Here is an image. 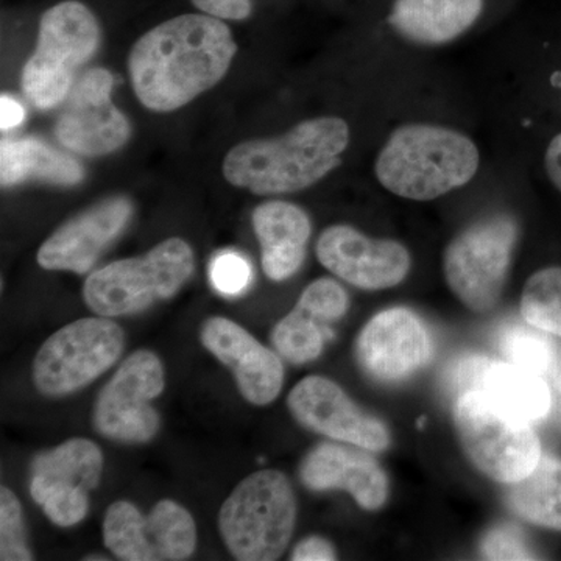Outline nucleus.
Segmentation results:
<instances>
[{
  "label": "nucleus",
  "instance_id": "nucleus-1",
  "mask_svg": "<svg viewBox=\"0 0 561 561\" xmlns=\"http://www.w3.org/2000/svg\"><path fill=\"white\" fill-rule=\"evenodd\" d=\"M236 51L230 27L219 18H173L133 46L128 58L133 91L146 108L171 113L216 87Z\"/></svg>",
  "mask_w": 561,
  "mask_h": 561
},
{
  "label": "nucleus",
  "instance_id": "nucleus-2",
  "mask_svg": "<svg viewBox=\"0 0 561 561\" xmlns=\"http://www.w3.org/2000/svg\"><path fill=\"white\" fill-rule=\"evenodd\" d=\"M350 128L339 117L301 122L286 135L253 139L228 151L224 176L256 195L289 194L311 187L341 164Z\"/></svg>",
  "mask_w": 561,
  "mask_h": 561
},
{
  "label": "nucleus",
  "instance_id": "nucleus-3",
  "mask_svg": "<svg viewBox=\"0 0 561 561\" xmlns=\"http://www.w3.org/2000/svg\"><path fill=\"white\" fill-rule=\"evenodd\" d=\"M479 161L478 147L461 133L409 124L391 133L376 161V176L398 197L427 202L470 183Z\"/></svg>",
  "mask_w": 561,
  "mask_h": 561
},
{
  "label": "nucleus",
  "instance_id": "nucleus-4",
  "mask_svg": "<svg viewBox=\"0 0 561 561\" xmlns=\"http://www.w3.org/2000/svg\"><path fill=\"white\" fill-rule=\"evenodd\" d=\"M297 501L289 479L276 470L253 472L221 505L219 529L236 560H278L291 540Z\"/></svg>",
  "mask_w": 561,
  "mask_h": 561
},
{
  "label": "nucleus",
  "instance_id": "nucleus-5",
  "mask_svg": "<svg viewBox=\"0 0 561 561\" xmlns=\"http://www.w3.org/2000/svg\"><path fill=\"white\" fill-rule=\"evenodd\" d=\"M454 423L468 459L491 481L512 485L541 459L540 438L531 423L481 391H460Z\"/></svg>",
  "mask_w": 561,
  "mask_h": 561
},
{
  "label": "nucleus",
  "instance_id": "nucleus-6",
  "mask_svg": "<svg viewBox=\"0 0 561 561\" xmlns=\"http://www.w3.org/2000/svg\"><path fill=\"white\" fill-rule=\"evenodd\" d=\"M194 265L190 243L168 239L146 256L111 262L91 273L83 286V298L98 316H130L173 297L191 278Z\"/></svg>",
  "mask_w": 561,
  "mask_h": 561
},
{
  "label": "nucleus",
  "instance_id": "nucleus-7",
  "mask_svg": "<svg viewBox=\"0 0 561 561\" xmlns=\"http://www.w3.org/2000/svg\"><path fill=\"white\" fill-rule=\"evenodd\" d=\"M101 39L98 21L83 3L66 0L41 18L36 49L22 70V90L39 110L60 105L73 77L95 54Z\"/></svg>",
  "mask_w": 561,
  "mask_h": 561
},
{
  "label": "nucleus",
  "instance_id": "nucleus-8",
  "mask_svg": "<svg viewBox=\"0 0 561 561\" xmlns=\"http://www.w3.org/2000/svg\"><path fill=\"white\" fill-rule=\"evenodd\" d=\"M516 241V221L493 216L465 228L449 243L443 256L446 283L470 311L490 312L501 301Z\"/></svg>",
  "mask_w": 561,
  "mask_h": 561
},
{
  "label": "nucleus",
  "instance_id": "nucleus-9",
  "mask_svg": "<svg viewBox=\"0 0 561 561\" xmlns=\"http://www.w3.org/2000/svg\"><path fill=\"white\" fill-rule=\"evenodd\" d=\"M119 324L81 319L51 334L33 362V381L46 397H66L83 389L113 367L124 351Z\"/></svg>",
  "mask_w": 561,
  "mask_h": 561
},
{
  "label": "nucleus",
  "instance_id": "nucleus-10",
  "mask_svg": "<svg viewBox=\"0 0 561 561\" xmlns=\"http://www.w3.org/2000/svg\"><path fill=\"white\" fill-rule=\"evenodd\" d=\"M103 541L125 561L187 560L197 546V529L190 512L173 501H161L149 515L131 502H114L103 519Z\"/></svg>",
  "mask_w": 561,
  "mask_h": 561
},
{
  "label": "nucleus",
  "instance_id": "nucleus-11",
  "mask_svg": "<svg viewBox=\"0 0 561 561\" xmlns=\"http://www.w3.org/2000/svg\"><path fill=\"white\" fill-rule=\"evenodd\" d=\"M164 367L151 351L139 350L122 362L95 402L92 423L111 440L146 443L157 435L160 416L151 408L164 390Z\"/></svg>",
  "mask_w": 561,
  "mask_h": 561
},
{
  "label": "nucleus",
  "instance_id": "nucleus-12",
  "mask_svg": "<svg viewBox=\"0 0 561 561\" xmlns=\"http://www.w3.org/2000/svg\"><path fill=\"white\" fill-rule=\"evenodd\" d=\"M102 471L101 448L87 438H70L32 461V497L51 523L76 526L87 516L90 491L98 489Z\"/></svg>",
  "mask_w": 561,
  "mask_h": 561
},
{
  "label": "nucleus",
  "instance_id": "nucleus-13",
  "mask_svg": "<svg viewBox=\"0 0 561 561\" xmlns=\"http://www.w3.org/2000/svg\"><path fill=\"white\" fill-rule=\"evenodd\" d=\"M113 87V73L105 69L88 70L73 84L55 127V135L66 149L84 157H103L128 142L130 122L111 102Z\"/></svg>",
  "mask_w": 561,
  "mask_h": 561
},
{
  "label": "nucleus",
  "instance_id": "nucleus-14",
  "mask_svg": "<svg viewBox=\"0 0 561 561\" xmlns=\"http://www.w3.org/2000/svg\"><path fill=\"white\" fill-rule=\"evenodd\" d=\"M289 411L306 430L370 453L389 448L391 435L381 420L357 408L334 381L321 376L302 379L290 391Z\"/></svg>",
  "mask_w": 561,
  "mask_h": 561
},
{
  "label": "nucleus",
  "instance_id": "nucleus-15",
  "mask_svg": "<svg viewBox=\"0 0 561 561\" xmlns=\"http://www.w3.org/2000/svg\"><path fill=\"white\" fill-rule=\"evenodd\" d=\"M434 353L430 331L415 312L387 309L373 317L356 341L362 370L381 382H398L426 367Z\"/></svg>",
  "mask_w": 561,
  "mask_h": 561
},
{
  "label": "nucleus",
  "instance_id": "nucleus-16",
  "mask_svg": "<svg viewBox=\"0 0 561 561\" xmlns=\"http://www.w3.org/2000/svg\"><path fill=\"white\" fill-rule=\"evenodd\" d=\"M316 250L321 265L364 290L390 289L411 271V254L400 242L368 238L348 225L327 228Z\"/></svg>",
  "mask_w": 561,
  "mask_h": 561
},
{
  "label": "nucleus",
  "instance_id": "nucleus-17",
  "mask_svg": "<svg viewBox=\"0 0 561 561\" xmlns=\"http://www.w3.org/2000/svg\"><path fill=\"white\" fill-rule=\"evenodd\" d=\"M131 214L133 205L124 197L108 198L91 206L66 221L41 245L38 264L46 271L83 275L124 231Z\"/></svg>",
  "mask_w": 561,
  "mask_h": 561
},
{
  "label": "nucleus",
  "instance_id": "nucleus-18",
  "mask_svg": "<svg viewBox=\"0 0 561 561\" xmlns=\"http://www.w3.org/2000/svg\"><path fill=\"white\" fill-rule=\"evenodd\" d=\"M202 342L221 364L231 368L247 401L267 405L276 400L283 389V364L249 331L225 317H213L203 324Z\"/></svg>",
  "mask_w": 561,
  "mask_h": 561
},
{
  "label": "nucleus",
  "instance_id": "nucleus-19",
  "mask_svg": "<svg viewBox=\"0 0 561 561\" xmlns=\"http://www.w3.org/2000/svg\"><path fill=\"white\" fill-rule=\"evenodd\" d=\"M368 453L323 443L302 460L301 482L312 491L345 490L364 511H379L389 497V478Z\"/></svg>",
  "mask_w": 561,
  "mask_h": 561
},
{
  "label": "nucleus",
  "instance_id": "nucleus-20",
  "mask_svg": "<svg viewBox=\"0 0 561 561\" xmlns=\"http://www.w3.org/2000/svg\"><path fill=\"white\" fill-rule=\"evenodd\" d=\"M460 391L478 390L502 408L537 423L551 409V391L541 375L489 357H470L457 371Z\"/></svg>",
  "mask_w": 561,
  "mask_h": 561
},
{
  "label": "nucleus",
  "instance_id": "nucleus-21",
  "mask_svg": "<svg viewBox=\"0 0 561 561\" xmlns=\"http://www.w3.org/2000/svg\"><path fill=\"white\" fill-rule=\"evenodd\" d=\"M253 227L268 278L286 280L300 271L311 238V220L305 210L287 202H265L254 209Z\"/></svg>",
  "mask_w": 561,
  "mask_h": 561
},
{
  "label": "nucleus",
  "instance_id": "nucleus-22",
  "mask_svg": "<svg viewBox=\"0 0 561 561\" xmlns=\"http://www.w3.org/2000/svg\"><path fill=\"white\" fill-rule=\"evenodd\" d=\"M482 7L483 0H397L390 22L404 38L443 44L467 32Z\"/></svg>",
  "mask_w": 561,
  "mask_h": 561
},
{
  "label": "nucleus",
  "instance_id": "nucleus-23",
  "mask_svg": "<svg viewBox=\"0 0 561 561\" xmlns=\"http://www.w3.org/2000/svg\"><path fill=\"white\" fill-rule=\"evenodd\" d=\"M70 184L83 180L79 162L38 139L2 140L0 144V181L13 186L25 180Z\"/></svg>",
  "mask_w": 561,
  "mask_h": 561
},
{
  "label": "nucleus",
  "instance_id": "nucleus-24",
  "mask_svg": "<svg viewBox=\"0 0 561 561\" xmlns=\"http://www.w3.org/2000/svg\"><path fill=\"white\" fill-rule=\"evenodd\" d=\"M507 502L524 522L561 531V460L541 456L529 476L508 485Z\"/></svg>",
  "mask_w": 561,
  "mask_h": 561
},
{
  "label": "nucleus",
  "instance_id": "nucleus-25",
  "mask_svg": "<svg viewBox=\"0 0 561 561\" xmlns=\"http://www.w3.org/2000/svg\"><path fill=\"white\" fill-rule=\"evenodd\" d=\"M316 313L305 306H295L294 311L278 321L272 332V343L279 356L290 364L302 365L316 360L323 351L324 342L331 337Z\"/></svg>",
  "mask_w": 561,
  "mask_h": 561
},
{
  "label": "nucleus",
  "instance_id": "nucleus-26",
  "mask_svg": "<svg viewBox=\"0 0 561 561\" xmlns=\"http://www.w3.org/2000/svg\"><path fill=\"white\" fill-rule=\"evenodd\" d=\"M522 316L531 327L561 337V267L530 276L523 290Z\"/></svg>",
  "mask_w": 561,
  "mask_h": 561
},
{
  "label": "nucleus",
  "instance_id": "nucleus-27",
  "mask_svg": "<svg viewBox=\"0 0 561 561\" xmlns=\"http://www.w3.org/2000/svg\"><path fill=\"white\" fill-rule=\"evenodd\" d=\"M545 334L548 332L531 324L513 327L502 335V353L511 364L542 376L551 367L553 357L551 341Z\"/></svg>",
  "mask_w": 561,
  "mask_h": 561
},
{
  "label": "nucleus",
  "instance_id": "nucleus-28",
  "mask_svg": "<svg viewBox=\"0 0 561 561\" xmlns=\"http://www.w3.org/2000/svg\"><path fill=\"white\" fill-rule=\"evenodd\" d=\"M33 556L25 542L22 508L13 491L0 489V560L28 561Z\"/></svg>",
  "mask_w": 561,
  "mask_h": 561
},
{
  "label": "nucleus",
  "instance_id": "nucleus-29",
  "mask_svg": "<svg viewBox=\"0 0 561 561\" xmlns=\"http://www.w3.org/2000/svg\"><path fill=\"white\" fill-rule=\"evenodd\" d=\"M298 305L316 313L324 323H330L345 316L350 308V298L337 280L321 278L306 287Z\"/></svg>",
  "mask_w": 561,
  "mask_h": 561
},
{
  "label": "nucleus",
  "instance_id": "nucleus-30",
  "mask_svg": "<svg viewBox=\"0 0 561 561\" xmlns=\"http://www.w3.org/2000/svg\"><path fill=\"white\" fill-rule=\"evenodd\" d=\"M209 278L225 297L241 295L250 286L253 272L250 262L236 251H221L210 262Z\"/></svg>",
  "mask_w": 561,
  "mask_h": 561
},
{
  "label": "nucleus",
  "instance_id": "nucleus-31",
  "mask_svg": "<svg viewBox=\"0 0 561 561\" xmlns=\"http://www.w3.org/2000/svg\"><path fill=\"white\" fill-rule=\"evenodd\" d=\"M481 553L486 560L535 559L522 531L511 524H502L486 531L481 541Z\"/></svg>",
  "mask_w": 561,
  "mask_h": 561
},
{
  "label": "nucleus",
  "instance_id": "nucleus-32",
  "mask_svg": "<svg viewBox=\"0 0 561 561\" xmlns=\"http://www.w3.org/2000/svg\"><path fill=\"white\" fill-rule=\"evenodd\" d=\"M194 5L219 20L241 21L250 16V0H192Z\"/></svg>",
  "mask_w": 561,
  "mask_h": 561
},
{
  "label": "nucleus",
  "instance_id": "nucleus-33",
  "mask_svg": "<svg viewBox=\"0 0 561 561\" xmlns=\"http://www.w3.org/2000/svg\"><path fill=\"white\" fill-rule=\"evenodd\" d=\"M294 561H332L337 560L334 546L321 537H309L298 542L291 552Z\"/></svg>",
  "mask_w": 561,
  "mask_h": 561
},
{
  "label": "nucleus",
  "instance_id": "nucleus-34",
  "mask_svg": "<svg viewBox=\"0 0 561 561\" xmlns=\"http://www.w3.org/2000/svg\"><path fill=\"white\" fill-rule=\"evenodd\" d=\"M24 108L9 98V95H2L0 99V127L2 130H11V128L18 127L22 121H24Z\"/></svg>",
  "mask_w": 561,
  "mask_h": 561
},
{
  "label": "nucleus",
  "instance_id": "nucleus-35",
  "mask_svg": "<svg viewBox=\"0 0 561 561\" xmlns=\"http://www.w3.org/2000/svg\"><path fill=\"white\" fill-rule=\"evenodd\" d=\"M545 164L549 179L561 192V133L549 144L548 150H546Z\"/></svg>",
  "mask_w": 561,
  "mask_h": 561
}]
</instances>
